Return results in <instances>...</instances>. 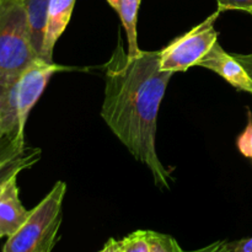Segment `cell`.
I'll return each instance as SVG.
<instances>
[{
    "instance_id": "5bb4252c",
    "label": "cell",
    "mask_w": 252,
    "mask_h": 252,
    "mask_svg": "<svg viewBox=\"0 0 252 252\" xmlns=\"http://www.w3.org/2000/svg\"><path fill=\"white\" fill-rule=\"evenodd\" d=\"M236 145L245 158L252 159V113L248 110V125L236 140Z\"/></svg>"
},
{
    "instance_id": "8992f818",
    "label": "cell",
    "mask_w": 252,
    "mask_h": 252,
    "mask_svg": "<svg viewBox=\"0 0 252 252\" xmlns=\"http://www.w3.org/2000/svg\"><path fill=\"white\" fill-rule=\"evenodd\" d=\"M16 170L0 182V238H9L16 233L29 218L27 211L20 201Z\"/></svg>"
},
{
    "instance_id": "4fadbf2b",
    "label": "cell",
    "mask_w": 252,
    "mask_h": 252,
    "mask_svg": "<svg viewBox=\"0 0 252 252\" xmlns=\"http://www.w3.org/2000/svg\"><path fill=\"white\" fill-rule=\"evenodd\" d=\"M120 241L123 252H150L147 230L133 231Z\"/></svg>"
},
{
    "instance_id": "6da1fadb",
    "label": "cell",
    "mask_w": 252,
    "mask_h": 252,
    "mask_svg": "<svg viewBox=\"0 0 252 252\" xmlns=\"http://www.w3.org/2000/svg\"><path fill=\"white\" fill-rule=\"evenodd\" d=\"M172 75L160 68V51L130 57L121 36L105 65L101 117L133 158L149 169L160 189H169L171 176L158 157L155 138L160 105Z\"/></svg>"
},
{
    "instance_id": "e0dca14e",
    "label": "cell",
    "mask_w": 252,
    "mask_h": 252,
    "mask_svg": "<svg viewBox=\"0 0 252 252\" xmlns=\"http://www.w3.org/2000/svg\"><path fill=\"white\" fill-rule=\"evenodd\" d=\"M9 86L10 85H2V84H0V145H1L5 140L9 139V138H6L4 129V105Z\"/></svg>"
},
{
    "instance_id": "ba28073f",
    "label": "cell",
    "mask_w": 252,
    "mask_h": 252,
    "mask_svg": "<svg viewBox=\"0 0 252 252\" xmlns=\"http://www.w3.org/2000/svg\"><path fill=\"white\" fill-rule=\"evenodd\" d=\"M75 2L76 0H49L41 54L43 61L53 62L54 47L70 22Z\"/></svg>"
},
{
    "instance_id": "9a60e30c",
    "label": "cell",
    "mask_w": 252,
    "mask_h": 252,
    "mask_svg": "<svg viewBox=\"0 0 252 252\" xmlns=\"http://www.w3.org/2000/svg\"><path fill=\"white\" fill-rule=\"evenodd\" d=\"M218 10H244L250 12L252 10V0H217Z\"/></svg>"
},
{
    "instance_id": "7402d4cb",
    "label": "cell",
    "mask_w": 252,
    "mask_h": 252,
    "mask_svg": "<svg viewBox=\"0 0 252 252\" xmlns=\"http://www.w3.org/2000/svg\"><path fill=\"white\" fill-rule=\"evenodd\" d=\"M250 14H251V16H252V10H251V11H250Z\"/></svg>"
},
{
    "instance_id": "277c9868",
    "label": "cell",
    "mask_w": 252,
    "mask_h": 252,
    "mask_svg": "<svg viewBox=\"0 0 252 252\" xmlns=\"http://www.w3.org/2000/svg\"><path fill=\"white\" fill-rule=\"evenodd\" d=\"M65 69L53 62L49 63L39 58L9 86L4 105V129L6 138L25 142V126L30 112L42 96L52 76L57 71Z\"/></svg>"
},
{
    "instance_id": "52a82bcc",
    "label": "cell",
    "mask_w": 252,
    "mask_h": 252,
    "mask_svg": "<svg viewBox=\"0 0 252 252\" xmlns=\"http://www.w3.org/2000/svg\"><path fill=\"white\" fill-rule=\"evenodd\" d=\"M196 65L214 71L233 88L252 95L251 76L233 54L224 51L219 42H216L211 51L198 61Z\"/></svg>"
},
{
    "instance_id": "30bf717a",
    "label": "cell",
    "mask_w": 252,
    "mask_h": 252,
    "mask_svg": "<svg viewBox=\"0 0 252 252\" xmlns=\"http://www.w3.org/2000/svg\"><path fill=\"white\" fill-rule=\"evenodd\" d=\"M120 16L122 26L127 36V52L130 57H135L142 52L138 44V12L142 0H106Z\"/></svg>"
},
{
    "instance_id": "3957f363",
    "label": "cell",
    "mask_w": 252,
    "mask_h": 252,
    "mask_svg": "<svg viewBox=\"0 0 252 252\" xmlns=\"http://www.w3.org/2000/svg\"><path fill=\"white\" fill-rule=\"evenodd\" d=\"M65 182H56L44 198L30 211L21 228L9 236L1 252H51L58 240Z\"/></svg>"
},
{
    "instance_id": "44dd1931",
    "label": "cell",
    "mask_w": 252,
    "mask_h": 252,
    "mask_svg": "<svg viewBox=\"0 0 252 252\" xmlns=\"http://www.w3.org/2000/svg\"><path fill=\"white\" fill-rule=\"evenodd\" d=\"M98 252H111V245H110V241H107V243L105 244V246H103L102 249H101Z\"/></svg>"
},
{
    "instance_id": "9c48e42d",
    "label": "cell",
    "mask_w": 252,
    "mask_h": 252,
    "mask_svg": "<svg viewBox=\"0 0 252 252\" xmlns=\"http://www.w3.org/2000/svg\"><path fill=\"white\" fill-rule=\"evenodd\" d=\"M41 159L39 149H26L25 142L7 139L0 145V182L16 170L24 171Z\"/></svg>"
},
{
    "instance_id": "2e32d148",
    "label": "cell",
    "mask_w": 252,
    "mask_h": 252,
    "mask_svg": "<svg viewBox=\"0 0 252 252\" xmlns=\"http://www.w3.org/2000/svg\"><path fill=\"white\" fill-rule=\"evenodd\" d=\"M234 241L229 243L225 240H219L216 243L211 244V245L206 246V248L198 249V250L193 251H186V252H233Z\"/></svg>"
},
{
    "instance_id": "7a4b0ae2",
    "label": "cell",
    "mask_w": 252,
    "mask_h": 252,
    "mask_svg": "<svg viewBox=\"0 0 252 252\" xmlns=\"http://www.w3.org/2000/svg\"><path fill=\"white\" fill-rule=\"evenodd\" d=\"M37 59L22 0H0V84L11 85Z\"/></svg>"
},
{
    "instance_id": "8fae6325",
    "label": "cell",
    "mask_w": 252,
    "mask_h": 252,
    "mask_svg": "<svg viewBox=\"0 0 252 252\" xmlns=\"http://www.w3.org/2000/svg\"><path fill=\"white\" fill-rule=\"evenodd\" d=\"M22 2L27 12L34 49L41 58L49 0H22Z\"/></svg>"
},
{
    "instance_id": "ac0fdd59",
    "label": "cell",
    "mask_w": 252,
    "mask_h": 252,
    "mask_svg": "<svg viewBox=\"0 0 252 252\" xmlns=\"http://www.w3.org/2000/svg\"><path fill=\"white\" fill-rule=\"evenodd\" d=\"M233 252H252V236L234 241Z\"/></svg>"
},
{
    "instance_id": "ffe728a7",
    "label": "cell",
    "mask_w": 252,
    "mask_h": 252,
    "mask_svg": "<svg viewBox=\"0 0 252 252\" xmlns=\"http://www.w3.org/2000/svg\"><path fill=\"white\" fill-rule=\"evenodd\" d=\"M108 241H110V245H111V252H123L121 241L116 240V239H110Z\"/></svg>"
},
{
    "instance_id": "7c38bea8",
    "label": "cell",
    "mask_w": 252,
    "mask_h": 252,
    "mask_svg": "<svg viewBox=\"0 0 252 252\" xmlns=\"http://www.w3.org/2000/svg\"><path fill=\"white\" fill-rule=\"evenodd\" d=\"M150 252H186L181 249L176 240L167 234L147 230Z\"/></svg>"
},
{
    "instance_id": "d6986e66",
    "label": "cell",
    "mask_w": 252,
    "mask_h": 252,
    "mask_svg": "<svg viewBox=\"0 0 252 252\" xmlns=\"http://www.w3.org/2000/svg\"><path fill=\"white\" fill-rule=\"evenodd\" d=\"M233 56L235 57L241 64H243V66L246 69V71H248L249 75H250L252 79V53L251 54L233 53Z\"/></svg>"
},
{
    "instance_id": "5b68a950",
    "label": "cell",
    "mask_w": 252,
    "mask_h": 252,
    "mask_svg": "<svg viewBox=\"0 0 252 252\" xmlns=\"http://www.w3.org/2000/svg\"><path fill=\"white\" fill-rule=\"evenodd\" d=\"M220 12V10L217 9L201 24L160 49L161 70L175 74L177 71H186L196 65L218 42V32L214 25Z\"/></svg>"
}]
</instances>
